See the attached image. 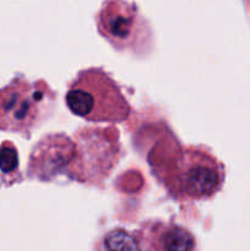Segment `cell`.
I'll use <instances>...</instances> for the list:
<instances>
[{
	"mask_svg": "<svg viewBox=\"0 0 250 251\" xmlns=\"http://www.w3.org/2000/svg\"><path fill=\"white\" fill-rule=\"evenodd\" d=\"M93 251H144L136 234L123 228H114L98 238Z\"/></svg>",
	"mask_w": 250,
	"mask_h": 251,
	"instance_id": "8992f818",
	"label": "cell"
},
{
	"mask_svg": "<svg viewBox=\"0 0 250 251\" xmlns=\"http://www.w3.org/2000/svg\"><path fill=\"white\" fill-rule=\"evenodd\" d=\"M19 167L17 151L11 144H4L0 147V169L2 173H12Z\"/></svg>",
	"mask_w": 250,
	"mask_h": 251,
	"instance_id": "52a82bcc",
	"label": "cell"
},
{
	"mask_svg": "<svg viewBox=\"0 0 250 251\" xmlns=\"http://www.w3.org/2000/svg\"><path fill=\"white\" fill-rule=\"evenodd\" d=\"M98 29L118 50H131L132 53L144 54L145 47H151L152 33L140 24L132 11H104L98 20Z\"/></svg>",
	"mask_w": 250,
	"mask_h": 251,
	"instance_id": "277c9868",
	"label": "cell"
},
{
	"mask_svg": "<svg viewBox=\"0 0 250 251\" xmlns=\"http://www.w3.org/2000/svg\"><path fill=\"white\" fill-rule=\"evenodd\" d=\"M145 251H199L195 237L172 222L147 221L136 233Z\"/></svg>",
	"mask_w": 250,
	"mask_h": 251,
	"instance_id": "5b68a950",
	"label": "cell"
},
{
	"mask_svg": "<svg viewBox=\"0 0 250 251\" xmlns=\"http://www.w3.org/2000/svg\"><path fill=\"white\" fill-rule=\"evenodd\" d=\"M65 103L74 115L95 123H122L131 112L119 85L100 68L80 71L69 85Z\"/></svg>",
	"mask_w": 250,
	"mask_h": 251,
	"instance_id": "6da1fadb",
	"label": "cell"
},
{
	"mask_svg": "<svg viewBox=\"0 0 250 251\" xmlns=\"http://www.w3.org/2000/svg\"><path fill=\"white\" fill-rule=\"evenodd\" d=\"M223 171L220 162L202 147H186L167 169L164 183L176 199L207 200L221 189Z\"/></svg>",
	"mask_w": 250,
	"mask_h": 251,
	"instance_id": "7a4b0ae2",
	"label": "cell"
},
{
	"mask_svg": "<svg viewBox=\"0 0 250 251\" xmlns=\"http://www.w3.org/2000/svg\"><path fill=\"white\" fill-rule=\"evenodd\" d=\"M1 103L4 114L12 126L28 131L43 123L51 113L55 103V93L43 81L33 85H20L5 93Z\"/></svg>",
	"mask_w": 250,
	"mask_h": 251,
	"instance_id": "3957f363",
	"label": "cell"
}]
</instances>
